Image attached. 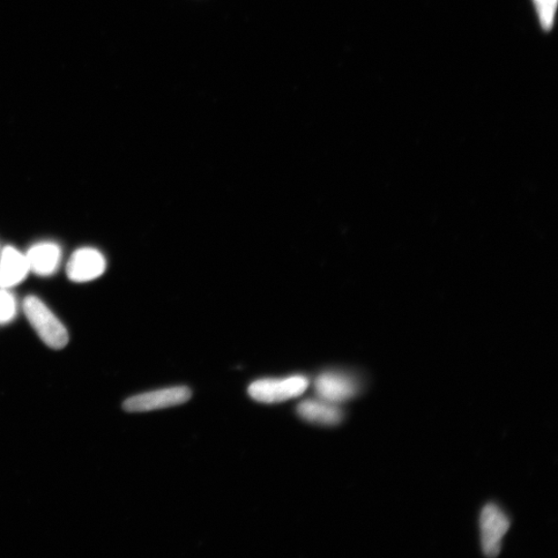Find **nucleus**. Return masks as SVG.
I'll return each mask as SVG.
<instances>
[{
    "label": "nucleus",
    "instance_id": "obj_1",
    "mask_svg": "<svg viewBox=\"0 0 558 558\" xmlns=\"http://www.w3.org/2000/svg\"><path fill=\"white\" fill-rule=\"evenodd\" d=\"M24 309L29 323L44 344L54 349H62L68 345L69 333L65 327L39 298L26 297Z\"/></svg>",
    "mask_w": 558,
    "mask_h": 558
},
{
    "label": "nucleus",
    "instance_id": "obj_2",
    "mask_svg": "<svg viewBox=\"0 0 558 558\" xmlns=\"http://www.w3.org/2000/svg\"><path fill=\"white\" fill-rule=\"evenodd\" d=\"M308 385V379L302 376L284 379H259L250 386L249 394L259 403L278 404L302 396Z\"/></svg>",
    "mask_w": 558,
    "mask_h": 558
},
{
    "label": "nucleus",
    "instance_id": "obj_3",
    "mask_svg": "<svg viewBox=\"0 0 558 558\" xmlns=\"http://www.w3.org/2000/svg\"><path fill=\"white\" fill-rule=\"evenodd\" d=\"M361 384L352 375L338 371H326L315 382L318 398L339 405L358 396Z\"/></svg>",
    "mask_w": 558,
    "mask_h": 558
},
{
    "label": "nucleus",
    "instance_id": "obj_4",
    "mask_svg": "<svg viewBox=\"0 0 558 558\" xmlns=\"http://www.w3.org/2000/svg\"><path fill=\"white\" fill-rule=\"evenodd\" d=\"M510 520L494 504L484 507L480 516L481 543L483 553L488 557L501 553L502 541L510 528Z\"/></svg>",
    "mask_w": 558,
    "mask_h": 558
},
{
    "label": "nucleus",
    "instance_id": "obj_5",
    "mask_svg": "<svg viewBox=\"0 0 558 558\" xmlns=\"http://www.w3.org/2000/svg\"><path fill=\"white\" fill-rule=\"evenodd\" d=\"M191 397L188 387H174L131 397L124 401L123 408L130 413L151 412L188 403Z\"/></svg>",
    "mask_w": 558,
    "mask_h": 558
},
{
    "label": "nucleus",
    "instance_id": "obj_6",
    "mask_svg": "<svg viewBox=\"0 0 558 558\" xmlns=\"http://www.w3.org/2000/svg\"><path fill=\"white\" fill-rule=\"evenodd\" d=\"M106 269V259L94 249H81L73 252L66 274L74 282H86L98 279Z\"/></svg>",
    "mask_w": 558,
    "mask_h": 558
},
{
    "label": "nucleus",
    "instance_id": "obj_7",
    "mask_svg": "<svg viewBox=\"0 0 558 558\" xmlns=\"http://www.w3.org/2000/svg\"><path fill=\"white\" fill-rule=\"evenodd\" d=\"M297 413L303 420L323 426H335L344 420V412L338 405L319 398L303 401L298 406Z\"/></svg>",
    "mask_w": 558,
    "mask_h": 558
},
{
    "label": "nucleus",
    "instance_id": "obj_8",
    "mask_svg": "<svg viewBox=\"0 0 558 558\" xmlns=\"http://www.w3.org/2000/svg\"><path fill=\"white\" fill-rule=\"evenodd\" d=\"M27 258L16 249L6 247L0 254V288L15 287L26 278Z\"/></svg>",
    "mask_w": 558,
    "mask_h": 558
},
{
    "label": "nucleus",
    "instance_id": "obj_9",
    "mask_svg": "<svg viewBox=\"0 0 558 558\" xmlns=\"http://www.w3.org/2000/svg\"><path fill=\"white\" fill-rule=\"evenodd\" d=\"M29 270L41 277H48L57 269L61 260V249L54 243H40L28 250Z\"/></svg>",
    "mask_w": 558,
    "mask_h": 558
},
{
    "label": "nucleus",
    "instance_id": "obj_10",
    "mask_svg": "<svg viewBox=\"0 0 558 558\" xmlns=\"http://www.w3.org/2000/svg\"><path fill=\"white\" fill-rule=\"evenodd\" d=\"M16 301L5 288H0V324L12 321L16 316Z\"/></svg>",
    "mask_w": 558,
    "mask_h": 558
},
{
    "label": "nucleus",
    "instance_id": "obj_11",
    "mask_svg": "<svg viewBox=\"0 0 558 558\" xmlns=\"http://www.w3.org/2000/svg\"><path fill=\"white\" fill-rule=\"evenodd\" d=\"M534 3L537 5L543 27L545 29L552 28L557 0H534Z\"/></svg>",
    "mask_w": 558,
    "mask_h": 558
}]
</instances>
